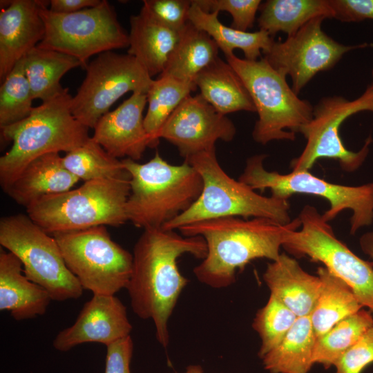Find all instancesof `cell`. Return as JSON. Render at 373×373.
<instances>
[{
  "label": "cell",
  "instance_id": "6da1fadb",
  "mask_svg": "<svg viewBox=\"0 0 373 373\" xmlns=\"http://www.w3.org/2000/svg\"><path fill=\"white\" fill-rule=\"evenodd\" d=\"M185 254L203 260L207 254L204 238L151 228L144 229L133 248L126 287L132 309L140 318L153 321L156 338L164 348L169 343V318L189 282L178 267V259Z\"/></svg>",
  "mask_w": 373,
  "mask_h": 373
},
{
  "label": "cell",
  "instance_id": "7a4b0ae2",
  "mask_svg": "<svg viewBox=\"0 0 373 373\" xmlns=\"http://www.w3.org/2000/svg\"><path fill=\"white\" fill-rule=\"evenodd\" d=\"M300 225L298 217L286 224L262 218L224 217L187 224L179 230L184 236L204 238L207 254L193 273L202 283L218 289L232 285L236 271L253 260H276L286 233Z\"/></svg>",
  "mask_w": 373,
  "mask_h": 373
},
{
  "label": "cell",
  "instance_id": "3957f363",
  "mask_svg": "<svg viewBox=\"0 0 373 373\" xmlns=\"http://www.w3.org/2000/svg\"><path fill=\"white\" fill-rule=\"evenodd\" d=\"M122 162L131 176L126 214L136 227H163L188 209L201 193L202 178L185 161L171 164L156 151L143 164L129 158Z\"/></svg>",
  "mask_w": 373,
  "mask_h": 373
},
{
  "label": "cell",
  "instance_id": "277c9868",
  "mask_svg": "<svg viewBox=\"0 0 373 373\" xmlns=\"http://www.w3.org/2000/svg\"><path fill=\"white\" fill-rule=\"evenodd\" d=\"M68 88L37 107L15 124L1 128L10 149L0 157V182L4 190L32 161L50 153H66L88 139V128L73 115Z\"/></svg>",
  "mask_w": 373,
  "mask_h": 373
},
{
  "label": "cell",
  "instance_id": "5b68a950",
  "mask_svg": "<svg viewBox=\"0 0 373 373\" xmlns=\"http://www.w3.org/2000/svg\"><path fill=\"white\" fill-rule=\"evenodd\" d=\"M184 161L200 175L202 189L188 209L162 228L175 230L187 224L224 217L267 218L281 224L291 221L288 200L262 195L245 183L231 178L218 162L216 149Z\"/></svg>",
  "mask_w": 373,
  "mask_h": 373
},
{
  "label": "cell",
  "instance_id": "8992f818",
  "mask_svg": "<svg viewBox=\"0 0 373 373\" xmlns=\"http://www.w3.org/2000/svg\"><path fill=\"white\" fill-rule=\"evenodd\" d=\"M131 176L84 182L79 187L48 195L26 209L42 229L57 233L97 226H119L127 220L126 203Z\"/></svg>",
  "mask_w": 373,
  "mask_h": 373
},
{
  "label": "cell",
  "instance_id": "52a82bcc",
  "mask_svg": "<svg viewBox=\"0 0 373 373\" xmlns=\"http://www.w3.org/2000/svg\"><path fill=\"white\" fill-rule=\"evenodd\" d=\"M227 61L238 73L253 100L258 118L252 132L255 142L267 144L274 140H290L313 115V106L289 86L286 76L264 58L251 61L234 54Z\"/></svg>",
  "mask_w": 373,
  "mask_h": 373
},
{
  "label": "cell",
  "instance_id": "ba28073f",
  "mask_svg": "<svg viewBox=\"0 0 373 373\" xmlns=\"http://www.w3.org/2000/svg\"><path fill=\"white\" fill-rule=\"evenodd\" d=\"M267 155L259 154L247 160L238 180L260 192L269 189L271 196L288 200L296 193L324 198L329 204L323 217L327 222L334 220L346 209L352 211L350 233L373 222V182L360 186H346L329 182L309 171H292L282 174L268 171L263 165Z\"/></svg>",
  "mask_w": 373,
  "mask_h": 373
},
{
  "label": "cell",
  "instance_id": "9c48e42d",
  "mask_svg": "<svg viewBox=\"0 0 373 373\" xmlns=\"http://www.w3.org/2000/svg\"><path fill=\"white\" fill-rule=\"evenodd\" d=\"M0 244L20 260L25 276L45 289L52 300L82 296L84 289L67 267L55 238L28 214L1 219Z\"/></svg>",
  "mask_w": 373,
  "mask_h": 373
},
{
  "label": "cell",
  "instance_id": "30bf717a",
  "mask_svg": "<svg viewBox=\"0 0 373 373\" xmlns=\"http://www.w3.org/2000/svg\"><path fill=\"white\" fill-rule=\"evenodd\" d=\"M298 218L300 227L286 233L283 247L296 257L307 256L323 264L373 314V262L363 260L338 240L315 207L305 205Z\"/></svg>",
  "mask_w": 373,
  "mask_h": 373
},
{
  "label": "cell",
  "instance_id": "8fae6325",
  "mask_svg": "<svg viewBox=\"0 0 373 373\" xmlns=\"http://www.w3.org/2000/svg\"><path fill=\"white\" fill-rule=\"evenodd\" d=\"M52 236L67 267L84 289L93 294L115 295L127 287L133 254L112 240L106 226Z\"/></svg>",
  "mask_w": 373,
  "mask_h": 373
},
{
  "label": "cell",
  "instance_id": "7c38bea8",
  "mask_svg": "<svg viewBox=\"0 0 373 373\" xmlns=\"http://www.w3.org/2000/svg\"><path fill=\"white\" fill-rule=\"evenodd\" d=\"M46 32L39 48L60 52L78 59L82 66L104 52L128 47V34L119 23L114 8L106 0L96 6L69 14L41 10Z\"/></svg>",
  "mask_w": 373,
  "mask_h": 373
},
{
  "label": "cell",
  "instance_id": "4fadbf2b",
  "mask_svg": "<svg viewBox=\"0 0 373 373\" xmlns=\"http://www.w3.org/2000/svg\"><path fill=\"white\" fill-rule=\"evenodd\" d=\"M364 111L373 112V84L354 100L338 95L321 98L313 107L312 119L299 131L307 142L301 153L291 161L292 171H309L323 158L337 160L345 171L357 170L368 155L372 137L370 135L363 147L354 152L344 146L339 129L347 118Z\"/></svg>",
  "mask_w": 373,
  "mask_h": 373
},
{
  "label": "cell",
  "instance_id": "5bb4252c",
  "mask_svg": "<svg viewBox=\"0 0 373 373\" xmlns=\"http://www.w3.org/2000/svg\"><path fill=\"white\" fill-rule=\"evenodd\" d=\"M86 77L72 97L74 117L93 128L111 106L128 92L147 94L153 79L133 56L113 51L100 53L88 64Z\"/></svg>",
  "mask_w": 373,
  "mask_h": 373
},
{
  "label": "cell",
  "instance_id": "9a60e30c",
  "mask_svg": "<svg viewBox=\"0 0 373 373\" xmlns=\"http://www.w3.org/2000/svg\"><path fill=\"white\" fill-rule=\"evenodd\" d=\"M324 19H312L285 41H274L264 53L275 70L291 77V88L297 95L318 73L334 68L344 54L369 46H346L334 40L322 29Z\"/></svg>",
  "mask_w": 373,
  "mask_h": 373
},
{
  "label": "cell",
  "instance_id": "2e32d148",
  "mask_svg": "<svg viewBox=\"0 0 373 373\" xmlns=\"http://www.w3.org/2000/svg\"><path fill=\"white\" fill-rule=\"evenodd\" d=\"M236 128L200 94L186 97L166 120L159 133L174 145L184 160L216 149L218 140L231 142Z\"/></svg>",
  "mask_w": 373,
  "mask_h": 373
},
{
  "label": "cell",
  "instance_id": "e0dca14e",
  "mask_svg": "<svg viewBox=\"0 0 373 373\" xmlns=\"http://www.w3.org/2000/svg\"><path fill=\"white\" fill-rule=\"evenodd\" d=\"M131 330L126 308L119 298L115 295L93 294L75 323L57 334L52 345L60 352L86 343L106 346L129 336Z\"/></svg>",
  "mask_w": 373,
  "mask_h": 373
},
{
  "label": "cell",
  "instance_id": "ac0fdd59",
  "mask_svg": "<svg viewBox=\"0 0 373 373\" xmlns=\"http://www.w3.org/2000/svg\"><path fill=\"white\" fill-rule=\"evenodd\" d=\"M49 1H1L0 80L44 39L46 28L41 10Z\"/></svg>",
  "mask_w": 373,
  "mask_h": 373
},
{
  "label": "cell",
  "instance_id": "d6986e66",
  "mask_svg": "<svg viewBox=\"0 0 373 373\" xmlns=\"http://www.w3.org/2000/svg\"><path fill=\"white\" fill-rule=\"evenodd\" d=\"M146 103V94L133 93L117 108L99 119L93 139L114 157L139 160L146 149L151 148L143 116Z\"/></svg>",
  "mask_w": 373,
  "mask_h": 373
},
{
  "label": "cell",
  "instance_id": "ffe728a7",
  "mask_svg": "<svg viewBox=\"0 0 373 373\" xmlns=\"http://www.w3.org/2000/svg\"><path fill=\"white\" fill-rule=\"evenodd\" d=\"M263 279L270 294L298 317L310 316L321 291L318 275L307 273L295 258L283 253L267 265Z\"/></svg>",
  "mask_w": 373,
  "mask_h": 373
},
{
  "label": "cell",
  "instance_id": "44dd1931",
  "mask_svg": "<svg viewBox=\"0 0 373 373\" xmlns=\"http://www.w3.org/2000/svg\"><path fill=\"white\" fill-rule=\"evenodd\" d=\"M79 180L65 168L59 153H50L28 164L3 191L27 209L44 197L70 190Z\"/></svg>",
  "mask_w": 373,
  "mask_h": 373
},
{
  "label": "cell",
  "instance_id": "7402d4cb",
  "mask_svg": "<svg viewBox=\"0 0 373 373\" xmlns=\"http://www.w3.org/2000/svg\"><path fill=\"white\" fill-rule=\"evenodd\" d=\"M51 297L39 285L30 281L22 264L12 253L0 251V310L10 312L16 321L44 315Z\"/></svg>",
  "mask_w": 373,
  "mask_h": 373
},
{
  "label": "cell",
  "instance_id": "603a6c76",
  "mask_svg": "<svg viewBox=\"0 0 373 373\" xmlns=\"http://www.w3.org/2000/svg\"><path fill=\"white\" fill-rule=\"evenodd\" d=\"M127 54L134 57L152 77L160 75L175 48L180 32L159 23L145 11L130 17Z\"/></svg>",
  "mask_w": 373,
  "mask_h": 373
},
{
  "label": "cell",
  "instance_id": "cb8c5ba5",
  "mask_svg": "<svg viewBox=\"0 0 373 373\" xmlns=\"http://www.w3.org/2000/svg\"><path fill=\"white\" fill-rule=\"evenodd\" d=\"M195 84L202 97L222 115L240 111L256 112L240 76L220 57L197 76Z\"/></svg>",
  "mask_w": 373,
  "mask_h": 373
},
{
  "label": "cell",
  "instance_id": "d4e9b609",
  "mask_svg": "<svg viewBox=\"0 0 373 373\" xmlns=\"http://www.w3.org/2000/svg\"><path fill=\"white\" fill-rule=\"evenodd\" d=\"M218 50L207 32L189 21L180 31L179 39L160 75L195 84L197 76L219 57Z\"/></svg>",
  "mask_w": 373,
  "mask_h": 373
},
{
  "label": "cell",
  "instance_id": "484cf974",
  "mask_svg": "<svg viewBox=\"0 0 373 373\" xmlns=\"http://www.w3.org/2000/svg\"><path fill=\"white\" fill-rule=\"evenodd\" d=\"M218 14L206 12L191 1L189 19L214 40L225 57L234 54L235 49H240L245 59L258 60L261 52L265 53L274 43V37L265 30L245 32L225 26L218 19Z\"/></svg>",
  "mask_w": 373,
  "mask_h": 373
},
{
  "label": "cell",
  "instance_id": "4316f807",
  "mask_svg": "<svg viewBox=\"0 0 373 373\" xmlns=\"http://www.w3.org/2000/svg\"><path fill=\"white\" fill-rule=\"evenodd\" d=\"M317 275L321 282V291L309 316L316 338L363 308L351 288L325 267L318 268Z\"/></svg>",
  "mask_w": 373,
  "mask_h": 373
},
{
  "label": "cell",
  "instance_id": "83f0119b",
  "mask_svg": "<svg viewBox=\"0 0 373 373\" xmlns=\"http://www.w3.org/2000/svg\"><path fill=\"white\" fill-rule=\"evenodd\" d=\"M310 316L298 317L280 344L261 359L269 373H308L316 342Z\"/></svg>",
  "mask_w": 373,
  "mask_h": 373
},
{
  "label": "cell",
  "instance_id": "f1b7e54d",
  "mask_svg": "<svg viewBox=\"0 0 373 373\" xmlns=\"http://www.w3.org/2000/svg\"><path fill=\"white\" fill-rule=\"evenodd\" d=\"M259 10L258 27L272 37L278 32L292 35L316 17H334L329 0H267Z\"/></svg>",
  "mask_w": 373,
  "mask_h": 373
},
{
  "label": "cell",
  "instance_id": "f546056e",
  "mask_svg": "<svg viewBox=\"0 0 373 373\" xmlns=\"http://www.w3.org/2000/svg\"><path fill=\"white\" fill-rule=\"evenodd\" d=\"M82 66L76 58L55 50L36 46L24 57V68L33 99L47 102L60 94L61 77L70 70Z\"/></svg>",
  "mask_w": 373,
  "mask_h": 373
},
{
  "label": "cell",
  "instance_id": "4dcf8cb0",
  "mask_svg": "<svg viewBox=\"0 0 373 373\" xmlns=\"http://www.w3.org/2000/svg\"><path fill=\"white\" fill-rule=\"evenodd\" d=\"M194 84L159 75L146 94L148 110L144 116V127L151 139V148L157 146L159 133L171 115L182 102L196 89Z\"/></svg>",
  "mask_w": 373,
  "mask_h": 373
},
{
  "label": "cell",
  "instance_id": "1f68e13d",
  "mask_svg": "<svg viewBox=\"0 0 373 373\" xmlns=\"http://www.w3.org/2000/svg\"><path fill=\"white\" fill-rule=\"evenodd\" d=\"M373 326L370 312L361 309L316 338L312 361L328 369Z\"/></svg>",
  "mask_w": 373,
  "mask_h": 373
},
{
  "label": "cell",
  "instance_id": "d6a6232c",
  "mask_svg": "<svg viewBox=\"0 0 373 373\" xmlns=\"http://www.w3.org/2000/svg\"><path fill=\"white\" fill-rule=\"evenodd\" d=\"M62 160L65 168L84 182L129 175L122 160L111 155L92 137Z\"/></svg>",
  "mask_w": 373,
  "mask_h": 373
},
{
  "label": "cell",
  "instance_id": "836d02e7",
  "mask_svg": "<svg viewBox=\"0 0 373 373\" xmlns=\"http://www.w3.org/2000/svg\"><path fill=\"white\" fill-rule=\"evenodd\" d=\"M34 100L26 76L24 57L12 69L0 87V127L20 122L32 113Z\"/></svg>",
  "mask_w": 373,
  "mask_h": 373
},
{
  "label": "cell",
  "instance_id": "e575fe53",
  "mask_svg": "<svg viewBox=\"0 0 373 373\" xmlns=\"http://www.w3.org/2000/svg\"><path fill=\"white\" fill-rule=\"evenodd\" d=\"M298 316L273 295L256 313L252 323L258 334L261 345L258 356L262 358L283 340Z\"/></svg>",
  "mask_w": 373,
  "mask_h": 373
},
{
  "label": "cell",
  "instance_id": "d590c367",
  "mask_svg": "<svg viewBox=\"0 0 373 373\" xmlns=\"http://www.w3.org/2000/svg\"><path fill=\"white\" fill-rule=\"evenodd\" d=\"M206 12L226 11L232 17V28L247 32L254 26L260 0H193Z\"/></svg>",
  "mask_w": 373,
  "mask_h": 373
},
{
  "label": "cell",
  "instance_id": "8d00e7d4",
  "mask_svg": "<svg viewBox=\"0 0 373 373\" xmlns=\"http://www.w3.org/2000/svg\"><path fill=\"white\" fill-rule=\"evenodd\" d=\"M191 1L144 0L141 9L162 25L180 32L189 21Z\"/></svg>",
  "mask_w": 373,
  "mask_h": 373
},
{
  "label": "cell",
  "instance_id": "74e56055",
  "mask_svg": "<svg viewBox=\"0 0 373 373\" xmlns=\"http://www.w3.org/2000/svg\"><path fill=\"white\" fill-rule=\"evenodd\" d=\"M373 362V326L337 361L334 373H361Z\"/></svg>",
  "mask_w": 373,
  "mask_h": 373
},
{
  "label": "cell",
  "instance_id": "f35d334b",
  "mask_svg": "<svg viewBox=\"0 0 373 373\" xmlns=\"http://www.w3.org/2000/svg\"><path fill=\"white\" fill-rule=\"evenodd\" d=\"M106 347L104 373H131L130 369L133 343L131 336L119 339Z\"/></svg>",
  "mask_w": 373,
  "mask_h": 373
},
{
  "label": "cell",
  "instance_id": "ab89813d",
  "mask_svg": "<svg viewBox=\"0 0 373 373\" xmlns=\"http://www.w3.org/2000/svg\"><path fill=\"white\" fill-rule=\"evenodd\" d=\"M334 19L343 22L373 19V0H329Z\"/></svg>",
  "mask_w": 373,
  "mask_h": 373
},
{
  "label": "cell",
  "instance_id": "60d3db41",
  "mask_svg": "<svg viewBox=\"0 0 373 373\" xmlns=\"http://www.w3.org/2000/svg\"><path fill=\"white\" fill-rule=\"evenodd\" d=\"M102 0H50L48 9L55 13L69 14L94 7Z\"/></svg>",
  "mask_w": 373,
  "mask_h": 373
},
{
  "label": "cell",
  "instance_id": "b9f144b4",
  "mask_svg": "<svg viewBox=\"0 0 373 373\" xmlns=\"http://www.w3.org/2000/svg\"><path fill=\"white\" fill-rule=\"evenodd\" d=\"M362 251L373 261V231L362 235L359 240Z\"/></svg>",
  "mask_w": 373,
  "mask_h": 373
},
{
  "label": "cell",
  "instance_id": "7bdbcfd3",
  "mask_svg": "<svg viewBox=\"0 0 373 373\" xmlns=\"http://www.w3.org/2000/svg\"><path fill=\"white\" fill-rule=\"evenodd\" d=\"M184 373H204V371L200 365H191Z\"/></svg>",
  "mask_w": 373,
  "mask_h": 373
},
{
  "label": "cell",
  "instance_id": "ee69618b",
  "mask_svg": "<svg viewBox=\"0 0 373 373\" xmlns=\"http://www.w3.org/2000/svg\"><path fill=\"white\" fill-rule=\"evenodd\" d=\"M372 77H373V70H372Z\"/></svg>",
  "mask_w": 373,
  "mask_h": 373
}]
</instances>
